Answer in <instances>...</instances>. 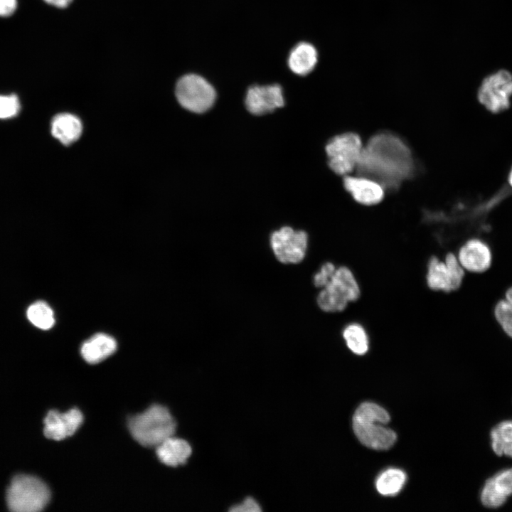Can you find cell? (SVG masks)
Returning a JSON list of instances; mask_svg holds the SVG:
<instances>
[{"instance_id":"6da1fadb","label":"cell","mask_w":512,"mask_h":512,"mask_svg":"<svg viewBox=\"0 0 512 512\" xmlns=\"http://www.w3.org/2000/svg\"><path fill=\"white\" fill-rule=\"evenodd\" d=\"M356 169L360 176L395 189L413 176L415 165L410 148L400 138L381 132L372 137L363 149Z\"/></svg>"},{"instance_id":"7a4b0ae2","label":"cell","mask_w":512,"mask_h":512,"mask_svg":"<svg viewBox=\"0 0 512 512\" xmlns=\"http://www.w3.org/2000/svg\"><path fill=\"white\" fill-rule=\"evenodd\" d=\"M176 427V423L169 410L160 405H153L128 420L130 434L146 447H156L174 436Z\"/></svg>"},{"instance_id":"3957f363","label":"cell","mask_w":512,"mask_h":512,"mask_svg":"<svg viewBox=\"0 0 512 512\" xmlns=\"http://www.w3.org/2000/svg\"><path fill=\"white\" fill-rule=\"evenodd\" d=\"M50 492L40 479L27 474L15 476L7 489L9 509L14 512H38L48 503Z\"/></svg>"},{"instance_id":"277c9868","label":"cell","mask_w":512,"mask_h":512,"mask_svg":"<svg viewBox=\"0 0 512 512\" xmlns=\"http://www.w3.org/2000/svg\"><path fill=\"white\" fill-rule=\"evenodd\" d=\"M361 295L358 282L353 272L346 266H340L319 292L316 302L325 312L336 313L343 311L350 302L358 300Z\"/></svg>"},{"instance_id":"5b68a950","label":"cell","mask_w":512,"mask_h":512,"mask_svg":"<svg viewBox=\"0 0 512 512\" xmlns=\"http://www.w3.org/2000/svg\"><path fill=\"white\" fill-rule=\"evenodd\" d=\"M176 96L180 105L186 110L202 113L213 105L216 92L213 85L202 76L187 74L178 80Z\"/></svg>"},{"instance_id":"8992f818","label":"cell","mask_w":512,"mask_h":512,"mask_svg":"<svg viewBox=\"0 0 512 512\" xmlns=\"http://www.w3.org/2000/svg\"><path fill=\"white\" fill-rule=\"evenodd\" d=\"M363 149L357 134L346 132L334 137L326 146L331 169L339 175L351 173L357 167Z\"/></svg>"},{"instance_id":"52a82bcc","label":"cell","mask_w":512,"mask_h":512,"mask_svg":"<svg viewBox=\"0 0 512 512\" xmlns=\"http://www.w3.org/2000/svg\"><path fill=\"white\" fill-rule=\"evenodd\" d=\"M464 274L465 270L457 255L448 252L443 260L435 256L430 257L427 265L426 282L433 291L449 293L461 287Z\"/></svg>"},{"instance_id":"ba28073f","label":"cell","mask_w":512,"mask_h":512,"mask_svg":"<svg viewBox=\"0 0 512 512\" xmlns=\"http://www.w3.org/2000/svg\"><path fill=\"white\" fill-rule=\"evenodd\" d=\"M512 95V75L501 70L485 78L478 90L479 102L489 112L496 114L508 109Z\"/></svg>"},{"instance_id":"9c48e42d","label":"cell","mask_w":512,"mask_h":512,"mask_svg":"<svg viewBox=\"0 0 512 512\" xmlns=\"http://www.w3.org/2000/svg\"><path fill=\"white\" fill-rule=\"evenodd\" d=\"M270 245L277 260L284 264H296L303 260L308 246V236L303 230L282 227L270 236Z\"/></svg>"},{"instance_id":"30bf717a","label":"cell","mask_w":512,"mask_h":512,"mask_svg":"<svg viewBox=\"0 0 512 512\" xmlns=\"http://www.w3.org/2000/svg\"><path fill=\"white\" fill-rule=\"evenodd\" d=\"M284 105L283 90L277 84L250 86L246 93L245 106L253 114L271 112Z\"/></svg>"},{"instance_id":"8fae6325","label":"cell","mask_w":512,"mask_h":512,"mask_svg":"<svg viewBox=\"0 0 512 512\" xmlns=\"http://www.w3.org/2000/svg\"><path fill=\"white\" fill-rule=\"evenodd\" d=\"M457 257L464 268L471 273H483L489 269L492 262L491 250L484 240L471 238L462 244Z\"/></svg>"},{"instance_id":"7c38bea8","label":"cell","mask_w":512,"mask_h":512,"mask_svg":"<svg viewBox=\"0 0 512 512\" xmlns=\"http://www.w3.org/2000/svg\"><path fill=\"white\" fill-rule=\"evenodd\" d=\"M82 422L83 415L77 408L65 413L50 410L44 419L43 432L48 439L62 440L74 434Z\"/></svg>"},{"instance_id":"4fadbf2b","label":"cell","mask_w":512,"mask_h":512,"mask_svg":"<svg viewBox=\"0 0 512 512\" xmlns=\"http://www.w3.org/2000/svg\"><path fill=\"white\" fill-rule=\"evenodd\" d=\"M512 496V467L501 470L489 478L481 491L482 505L489 508L502 506Z\"/></svg>"},{"instance_id":"5bb4252c","label":"cell","mask_w":512,"mask_h":512,"mask_svg":"<svg viewBox=\"0 0 512 512\" xmlns=\"http://www.w3.org/2000/svg\"><path fill=\"white\" fill-rule=\"evenodd\" d=\"M353 428L359 441L373 449H388L397 439L395 432L378 422L353 421Z\"/></svg>"},{"instance_id":"9a60e30c","label":"cell","mask_w":512,"mask_h":512,"mask_svg":"<svg viewBox=\"0 0 512 512\" xmlns=\"http://www.w3.org/2000/svg\"><path fill=\"white\" fill-rule=\"evenodd\" d=\"M343 186L353 199L363 205H375L384 197L383 187L375 181L363 176H346Z\"/></svg>"},{"instance_id":"2e32d148","label":"cell","mask_w":512,"mask_h":512,"mask_svg":"<svg viewBox=\"0 0 512 512\" xmlns=\"http://www.w3.org/2000/svg\"><path fill=\"white\" fill-rule=\"evenodd\" d=\"M319 60L316 48L308 42H300L289 52L287 65L292 73L304 76L313 71Z\"/></svg>"},{"instance_id":"e0dca14e","label":"cell","mask_w":512,"mask_h":512,"mask_svg":"<svg viewBox=\"0 0 512 512\" xmlns=\"http://www.w3.org/2000/svg\"><path fill=\"white\" fill-rule=\"evenodd\" d=\"M156 449L161 462L174 467L184 464L192 452L191 447L187 441L174 436L164 440Z\"/></svg>"},{"instance_id":"ac0fdd59","label":"cell","mask_w":512,"mask_h":512,"mask_svg":"<svg viewBox=\"0 0 512 512\" xmlns=\"http://www.w3.org/2000/svg\"><path fill=\"white\" fill-rule=\"evenodd\" d=\"M115 339L105 334H97L85 341L81 346V355L89 363H98L114 353Z\"/></svg>"},{"instance_id":"d6986e66","label":"cell","mask_w":512,"mask_h":512,"mask_svg":"<svg viewBox=\"0 0 512 512\" xmlns=\"http://www.w3.org/2000/svg\"><path fill=\"white\" fill-rule=\"evenodd\" d=\"M82 130L80 120L69 113L55 115L51 122V133L62 144L69 145L79 139Z\"/></svg>"},{"instance_id":"ffe728a7","label":"cell","mask_w":512,"mask_h":512,"mask_svg":"<svg viewBox=\"0 0 512 512\" xmlns=\"http://www.w3.org/2000/svg\"><path fill=\"white\" fill-rule=\"evenodd\" d=\"M342 337L347 348L354 354L363 356L368 351L369 336L361 324L352 322L346 325L342 331Z\"/></svg>"},{"instance_id":"44dd1931","label":"cell","mask_w":512,"mask_h":512,"mask_svg":"<svg viewBox=\"0 0 512 512\" xmlns=\"http://www.w3.org/2000/svg\"><path fill=\"white\" fill-rule=\"evenodd\" d=\"M491 448L498 456L512 458V420H506L494 426L490 432Z\"/></svg>"},{"instance_id":"7402d4cb","label":"cell","mask_w":512,"mask_h":512,"mask_svg":"<svg viewBox=\"0 0 512 512\" xmlns=\"http://www.w3.org/2000/svg\"><path fill=\"white\" fill-rule=\"evenodd\" d=\"M406 480L405 472L398 469H388L378 477L375 486L383 496H395L402 489Z\"/></svg>"},{"instance_id":"603a6c76","label":"cell","mask_w":512,"mask_h":512,"mask_svg":"<svg viewBox=\"0 0 512 512\" xmlns=\"http://www.w3.org/2000/svg\"><path fill=\"white\" fill-rule=\"evenodd\" d=\"M494 314L503 331L512 338V287L506 290L504 298L496 304Z\"/></svg>"},{"instance_id":"cb8c5ba5","label":"cell","mask_w":512,"mask_h":512,"mask_svg":"<svg viewBox=\"0 0 512 512\" xmlns=\"http://www.w3.org/2000/svg\"><path fill=\"white\" fill-rule=\"evenodd\" d=\"M28 320L41 329H49L55 323L52 309L43 302H37L31 304L27 310Z\"/></svg>"},{"instance_id":"d4e9b609","label":"cell","mask_w":512,"mask_h":512,"mask_svg":"<svg viewBox=\"0 0 512 512\" xmlns=\"http://www.w3.org/2000/svg\"><path fill=\"white\" fill-rule=\"evenodd\" d=\"M353 421H375L386 425L390 421V415L380 405L373 402H364L356 409L353 417Z\"/></svg>"},{"instance_id":"484cf974","label":"cell","mask_w":512,"mask_h":512,"mask_svg":"<svg viewBox=\"0 0 512 512\" xmlns=\"http://www.w3.org/2000/svg\"><path fill=\"white\" fill-rule=\"evenodd\" d=\"M20 110V102L17 95H0V118L12 117L17 114Z\"/></svg>"},{"instance_id":"4316f807","label":"cell","mask_w":512,"mask_h":512,"mask_svg":"<svg viewBox=\"0 0 512 512\" xmlns=\"http://www.w3.org/2000/svg\"><path fill=\"white\" fill-rule=\"evenodd\" d=\"M336 270V267L334 263L331 262L324 263L319 272L314 275V286L321 289L325 287L333 277Z\"/></svg>"},{"instance_id":"83f0119b","label":"cell","mask_w":512,"mask_h":512,"mask_svg":"<svg viewBox=\"0 0 512 512\" xmlns=\"http://www.w3.org/2000/svg\"><path fill=\"white\" fill-rule=\"evenodd\" d=\"M230 510L234 512H258L261 508L254 498L247 497L241 503L232 506Z\"/></svg>"},{"instance_id":"f1b7e54d","label":"cell","mask_w":512,"mask_h":512,"mask_svg":"<svg viewBox=\"0 0 512 512\" xmlns=\"http://www.w3.org/2000/svg\"><path fill=\"white\" fill-rule=\"evenodd\" d=\"M17 8V0H0V16H11Z\"/></svg>"},{"instance_id":"f546056e","label":"cell","mask_w":512,"mask_h":512,"mask_svg":"<svg viewBox=\"0 0 512 512\" xmlns=\"http://www.w3.org/2000/svg\"><path fill=\"white\" fill-rule=\"evenodd\" d=\"M46 3L57 8L67 7L73 0H43Z\"/></svg>"},{"instance_id":"4dcf8cb0","label":"cell","mask_w":512,"mask_h":512,"mask_svg":"<svg viewBox=\"0 0 512 512\" xmlns=\"http://www.w3.org/2000/svg\"><path fill=\"white\" fill-rule=\"evenodd\" d=\"M508 183H509V184H510L511 186L512 187V168H511V171H510V172H509L508 178Z\"/></svg>"}]
</instances>
